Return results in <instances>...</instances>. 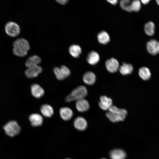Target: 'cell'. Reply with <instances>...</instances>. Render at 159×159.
I'll return each mask as SVG.
<instances>
[{
    "instance_id": "1",
    "label": "cell",
    "mask_w": 159,
    "mask_h": 159,
    "mask_svg": "<svg viewBox=\"0 0 159 159\" xmlns=\"http://www.w3.org/2000/svg\"><path fill=\"white\" fill-rule=\"evenodd\" d=\"M13 52L14 54L18 56H26L30 49L28 41L25 39L21 38L16 39L13 43Z\"/></svg>"
},
{
    "instance_id": "2",
    "label": "cell",
    "mask_w": 159,
    "mask_h": 159,
    "mask_svg": "<svg viewBox=\"0 0 159 159\" xmlns=\"http://www.w3.org/2000/svg\"><path fill=\"white\" fill-rule=\"evenodd\" d=\"M106 113V115L112 122H115L124 120L127 114L125 109H120L115 106H112Z\"/></svg>"
},
{
    "instance_id": "3",
    "label": "cell",
    "mask_w": 159,
    "mask_h": 159,
    "mask_svg": "<svg viewBox=\"0 0 159 159\" xmlns=\"http://www.w3.org/2000/svg\"><path fill=\"white\" fill-rule=\"evenodd\" d=\"M87 94V89L84 86H80L74 89L66 97L65 100L68 102L84 99Z\"/></svg>"
},
{
    "instance_id": "4",
    "label": "cell",
    "mask_w": 159,
    "mask_h": 159,
    "mask_svg": "<svg viewBox=\"0 0 159 159\" xmlns=\"http://www.w3.org/2000/svg\"><path fill=\"white\" fill-rule=\"evenodd\" d=\"M6 134L11 137H14L19 133L21 128L17 122L14 121L8 122L3 127Z\"/></svg>"
},
{
    "instance_id": "5",
    "label": "cell",
    "mask_w": 159,
    "mask_h": 159,
    "mask_svg": "<svg viewBox=\"0 0 159 159\" xmlns=\"http://www.w3.org/2000/svg\"><path fill=\"white\" fill-rule=\"evenodd\" d=\"M5 31L7 34L11 37H15L20 33L19 26L15 22L10 21L7 22L5 27Z\"/></svg>"
},
{
    "instance_id": "6",
    "label": "cell",
    "mask_w": 159,
    "mask_h": 159,
    "mask_svg": "<svg viewBox=\"0 0 159 159\" xmlns=\"http://www.w3.org/2000/svg\"><path fill=\"white\" fill-rule=\"evenodd\" d=\"M53 71L57 78L60 80L68 77L71 73L69 69L64 65L60 67H56L54 68Z\"/></svg>"
},
{
    "instance_id": "7",
    "label": "cell",
    "mask_w": 159,
    "mask_h": 159,
    "mask_svg": "<svg viewBox=\"0 0 159 159\" xmlns=\"http://www.w3.org/2000/svg\"><path fill=\"white\" fill-rule=\"evenodd\" d=\"M148 52L151 54L155 55L159 53V42L155 39H151L146 44Z\"/></svg>"
},
{
    "instance_id": "8",
    "label": "cell",
    "mask_w": 159,
    "mask_h": 159,
    "mask_svg": "<svg viewBox=\"0 0 159 159\" xmlns=\"http://www.w3.org/2000/svg\"><path fill=\"white\" fill-rule=\"evenodd\" d=\"M42 70L40 66L38 65H35L28 68L25 71V74L29 78H34L37 76Z\"/></svg>"
},
{
    "instance_id": "9",
    "label": "cell",
    "mask_w": 159,
    "mask_h": 159,
    "mask_svg": "<svg viewBox=\"0 0 159 159\" xmlns=\"http://www.w3.org/2000/svg\"><path fill=\"white\" fill-rule=\"evenodd\" d=\"M107 70L110 72L114 73L119 68V63L115 59L112 58L107 60L105 62Z\"/></svg>"
},
{
    "instance_id": "10",
    "label": "cell",
    "mask_w": 159,
    "mask_h": 159,
    "mask_svg": "<svg viewBox=\"0 0 159 159\" xmlns=\"http://www.w3.org/2000/svg\"><path fill=\"white\" fill-rule=\"evenodd\" d=\"M112 100L110 98L105 96L100 97L99 105L100 108L103 110H109L112 106Z\"/></svg>"
},
{
    "instance_id": "11",
    "label": "cell",
    "mask_w": 159,
    "mask_h": 159,
    "mask_svg": "<svg viewBox=\"0 0 159 159\" xmlns=\"http://www.w3.org/2000/svg\"><path fill=\"white\" fill-rule=\"evenodd\" d=\"M29 119L31 125L33 127L40 126L43 123V117L38 113H34L31 115L29 117Z\"/></svg>"
},
{
    "instance_id": "12",
    "label": "cell",
    "mask_w": 159,
    "mask_h": 159,
    "mask_svg": "<svg viewBox=\"0 0 159 159\" xmlns=\"http://www.w3.org/2000/svg\"><path fill=\"white\" fill-rule=\"evenodd\" d=\"M31 89L32 95L36 98H40L44 95V89L37 84H32L31 86Z\"/></svg>"
},
{
    "instance_id": "13",
    "label": "cell",
    "mask_w": 159,
    "mask_h": 159,
    "mask_svg": "<svg viewBox=\"0 0 159 159\" xmlns=\"http://www.w3.org/2000/svg\"><path fill=\"white\" fill-rule=\"evenodd\" d=\"M74 124L75 128L80 131L85 130L87 126L86 120L81 117H77L74 120Z\"/></svg>"
},
{
    "instance_id": "14",
    "label": "cell",
    "mask_w": 159,
    "mask_h": 159,
    "mask_svg": "<svg viewBox=\"0 0 159 159\" xmlns=\"http://www.w3.org/2000/svg\"><path fill=\"white\" fill-rule=\"evenodd\" d=\"M59 114L61 117L64 120H70L73 115V112L69 108L67 107H63L59 110Z\"/></svg>"
},
{
    "instance_id": "15",
    "label": "cell",
    "mask_w": 159,
    "mask_h": 159,
    "mask_svg": "<svg viewBox=\"0 0 159 159\" xmlns=\"http://www.w3.org/2000/svg\"><path fill=\"white\" fill-rule=\"evenodd\" d=\"M76 107L79 111L83 112L88 110L89 109L90 105L88 101L83 99L77 101Z\"/></svg>"
},
{
    "instance_id": "16",
    "label": "cell",
    "mask_w": 159,
    "mask_h": 159,
    "mask_svg": "<svg viewBox=\"0 0 159 159\" xmlns=\"http://www.w3.org/2000/svg\"><path fill=\"white\" fill-rule=\"evenodd\" d=\"M110 156L111 159H125L126 154L122 149H115L110 152Z\"/></svg>"
},
{
    "instance_id": "17",
    "label": "cell",
    "mask_w": 159,
    "mask_h": 159,
    "mask_svg": "<svg viewBox=\"0 0 159 159\" xmlns=\"http://www.w3.org/2000/svg\"><path fill=\"white\" fill-rule=\"evenodd\" d=\"M95 74L92 72L88 71L85 72L83 75V80L84 82L89 85L93 84L96 81Z\"/></svg>"
},
{
    "instance_id": "18",
    "label": "cell",
    "mask_w": 159,
    "mask_h": 159,
    "mask_svg": "<svg viewBox=\"0 0 159 159\" xmlns=\"http://www.w3.org/2000/svg\"><path fill=\"white\" fill-rule=\"evenodd\" d=\"M87 59L89 64L94 65L97 64L99 61L100 56L97 52L92 51L89 53Z\"/></svg>"
},
{
    "instance_id": "19",
    "label": "cell",
    "mask_w": 159,
    "mask_h": 159,
    "mask_svg": "<svg viewBox=\"0 0 159 159\" xmlns=\"http://www.w3.org/2000/svg\"><path fill=\"white\" fill-rule=\"evenodd\" d=\"M40 111L42 114L46 117H50L54 113L53 108L47 104L42 105L40 107Z\"/></svg>"
},
{
    "instance_id": "20",
    "label": "cell",
    "mask_w": 159,
    "mask_h": 159,
    "mask_svg": "<svg viewBox=\"0 0 159 159\" xmlns=\"http://www.w3.org/2000/svg\"><path fill=\"white\" fill-rule=\"evenodd\" d=\"M41 62L40 57L37 55H34L29 57L26 60L25 65L28 68L38 65Z\"/></svg>"
},
{
    "instance_id": "21",
    "label": "cell",
    "mask_w": 159,
    "mask_h": 159,
    "mask_svg": "<svg viewBox=\"0 0 159 159\" xmlns=\"http://www.w3.org/2000/svg\"><path fill=\"white\" fill-rule=\"evenodd\" d=\"M69 51L72 57L74 58H78L81 53L82 49L79 45L73 44L69 47Z\"/></svg>"
},
{
    "instance_id": "22",
    "label": "cell",
    "mask_w": 159,
    "mask_h": 159,
    "mask_svg": "<svg viewBox=\"0 0 159 159\" xmlns=\"http://www.w3.org/2000/svg\"><path fill=\"white\" fill-rule=\"evenodd\" d=\"M133 71V67L130 64L123 63L119 68L120 73L123 75L130 74Z\"/></svg>"
},
{
    "instance_id": "23",
    "label": "cell",
    "mask_w": 159,
    "mask_h": 159,
    "mask_svg": "<svg viewBox=\"0 0 159 159\" xmlns=\"http://www.w3.org/2000/svg\"><path fill=\"white\" fill-rule=\"evenodd\" d=\"M97 39L99 42L102 44H105L110 40V37L108 34L106 32L102 31L98 34Z\"/></svg>"
},
{
    "instance_id": "24",
    "label": "cell",
    "mask_w": 159,
    "mask_h": 159,
    "mask_svg": "<svg viewBox=\"0 0 159 159\" xmlns=\"http://www.w3.org/2000/svg\"><path fill=\"white\" fill-rule=\"evenodd\" d=\"M140 77L143 80H149L151 77V73L148 68L143 67L140 69L139 71Z\"/></svg>"
},
{
    "instance_id": "25",
    "label": "cell",
    "mask_w": 159,
    "mask_h": 159,
    "mask_svg": "<svg viewBox=\"0 0 159 159\" xmlns=\"http://www.w3.org/2000/svg\"><path fill=\"white\" fill-rule=\"evenodd\" d=\"M144 29L145 33L148 35L151 36L155 33V25L153 22L150 21L145 24Z\"/></svg>"
},
{
    "instance_id": "26",
    "label": "cell",
    "mask_w": 159,
    "mask_h": 159,
    "mask_svg": "<svg viewBox=\"0 0 159 159\" xmlns=\"http://www.w3.org/2000/svg\"><path fill=\"white\" fill-rule=\"evenodd\" d=\"M130 1L129 0H122L120 1V5L121 8L128 12H131L132 10L130 5Z\"/></svg>"
},
{
    "instance_id": "27",
    "label": "cell",
    "mask_w": 159,
    "mask_h": 159,
    "mask_svg": "<svg viewBox=\"0 0 159 159\" xmlns=\"http://www.w3.org/2000/svg\"><path fill=\"white\" fill-rule=\"evenodd\" d=\"M130 5L132 11L137 12L140 9L141 4L139 0H135L130 2Z\"/></svg>"
},
{
    "instance_id": "28",
    "label": "cell",
    "mask_w": 159,
    "mask_h": 159,
    "mask_svg": "<svg viewBox=\"0 0 159 159\" xmlns=\"http://www.w3.org/2000/svg\"><path fill=\"white\" fill-rule=\"evenodd\" d=\"M56 1L59 4L62 5H65L69 1L68 0H58Z\"/></svg>"
},
{
    "instance_id": "29",
    "label": "cell",
    "mask_w": 159,
    "mask_h": 159,
    "mask_svg": "<svg viewBox=\"0 0 159 159\" xmlns=\"http://www.w3.org/2000/svg\"><path fill=\"white\" fill-rule=\"evenodd\" d=\"M107 1L113 5H116L118 1L117 0H107Z\"/></svg>"
},
{
    "instance_id": "30",
    "label": "cell",
    "mask_w": 159,
    "mask_h": 159,
    "mask_svg": "<svg viewBox=\"0 0 159 159\" xmlns=\"http://www.w3.org/2000/svg\"><path fill=\"white\" fill-rule=\"evenodd\" d=\"M150 1V0H141L142 2L144 4H148L149 1Z\"/></svg>"
},
{
    "instance_id": "31",
    "label": "cell",
    "mask_w": 159,
    "mask_h": 159,
    "mask_svg": "<svg viewBox=\"0 0 159 159\" xmlns=\"http://www.w3.org/2000/svg\"><path fill=\"white\" fill-rule=\"evenodd\" d=\"M156 1L158 4L159 5V0H156Z\"/></svg>"
},
{
    "instance_id": "32",
    "label": "cell",
    "mask_w": 159,
    "mask_h": 159,
    "mask_svg": "<svg viewBox=\"0 0 159 159\" xmlns=\"http://www.w3.org/2000/svg\"><path fill=\"white\" fill-rule=\"evenodd\" d=\"M65 159H70V158H66Z\"/></svg>"
},
{
    "instance_id": "33",
    "label": "cell",
    "mask_w": 159,
    "mask_h": 159,
    "mask_svg": "<svg viewBox=\"0 0 159 159\" xmlns=\"http://www.w3.org/2000/svg\"><path fill=\"white\" fill-rule=\"evenodd\" d=\"M102 159H105V158H102Z\"/></svg>"
}]
</instances>
